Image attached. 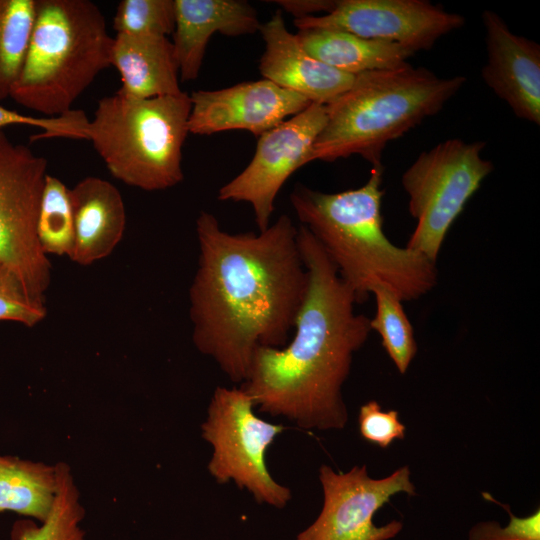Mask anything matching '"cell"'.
I'll return each mask as SVG.
<instances>
[{"label":"cell","instance_id":"30bf717a","mask_svg":"<svg viewBox=\"0 0 540 540\" xmlns=\"http://www.w3.org/2000/svg\"><path fill=\"white\" fill-rule=\"evenodd\" d=\"M411 471L404 465L387 477L374 479L366 465L354 466L348 472H335L322 465L319 480L322 485L323 507L316 520L301 531L295 540H389L403 528L399 520L377 526L375 513L398 493L416 495L410 479Z\"/></svg>","mask_w":540,"mask_h":540},{"label":"cell","instance_id":"9a60e30c","mask_svg":"<svg viewBox=\"0 0 540 540\" xmlns=\"http://www.w3.org/2000/svg\"><path fill=\"white\" fill-rule=\"evenodd\" d=\"M259 31L265 42L259 63L264 79L322 105L352 85L355 76L328 66L303 48L296 34L287 29L281 11H276Z\"/></svg>","mask_w":540,"mask_h":540},{"label":"cell","instance_id":"8992f818","mask_svg":"<svg viewBox=\"0 0 540 540\" xmlns=\"http://www.w3.org/2000/svg\"><path fill=\"white\" fill-rule=\"evenodd\" d=\"M190 111L185 92L135 99L117 91L98 100L87 140L113 177L145 191L166 190L184 179Z\"/></svg>","mask_w":540,"mask_h":540},{"label":"cell","instance_id":"2e32d148","mask_svg":"<svg viewBox=\"0 0 540 540\" xmlns=\"http://www.w3.org/2000/svg\"><path fill=\"white\" fill-rule=\"evenodd\" d=\"M173 47L182 81L195 80L215 33L229 37L253 34L261 24L255 8L242 0H175Z\"/></svg>","mask_w":540,"mask_h":540},{"label":"cell","instance_id":"f546056e","mask_svg":"<svg viewBox=\"0 0 540 540\" xmlns=\"http://www.w3.org/2000/svg\"><path fill=\"white\" fill-rule=\"evenodd\" d=\"M270 2L294 16V20L328 14L337 4V0H274Z\"/></svg>","mask_w":540,"mask_h":540},{"label":"cell","instance_id":"d4e9b609","mask_svg":"<svg viewBox=\"0 0 540 540\" xmlns=\"http://www.w3.org/2000/svg\"><path fill=\"white\" fill-rule=\"evenodd\" d=\"M176 22L175 0H122L115 11L117 34L168 37Z\"/></svg>","mask_w":540,"mask_h":540},{"label":"cell","instance_id":"6da1fadb","mask_svg":"<svg viewBox=\"0 0 540 540\" xmlns=\"http://www.w3.org/2000/svg\"><path fill=\"white\" fill-rule=\"evenodd\" d=\"M198 265L189 289L196 349L242 384L258 347L289 341L308 289L291 218L259 233L232 234L202 211L195 223Z\"/></svg>","mask_w":540,"mask_h":540},{"label":"cell","instance_id":"3957f363","mask_svg":"<svg viewBox=\"0 0 540 540\" xmlns=\"http://www.w3.org/2000/svg\"><path fill=\"white\" fill-rule=\"evenodd\" d=\"M383 166L372 167L361 187L323 193L297 184L290 202L301 225L319 242L339 276L365 302L377 286L402 302L428 293L437 283L436 263L407 247H398L383 231Z\"/></svg>","mask_w":540,"mask_h":540},{"label":"cell","instance_id":"277c9868","mask_svg":"<svg viewBox=\"0 0 540 540\" xmlns=\"http://www.w3.org/2000/svg\"><path fill=\"white\" fill-rule=\"evenodd\" d=\"M458 75L441 78L425 67L404 66L361 73L325 105L326 123L308 163L359 155L382 166L387 144L437 114L465 85Z\"/></svg>","mask_w":540,"mask_h":540},{"label":"cell","instance_id":"4316f807","mask_svg":"<svg viewBox=\"0 0 540 540\" xmlns=\"http://www.w3.org/2000/svg\"><path fill=\"white\" fill-rule=\"evenodd\" d=\"M89 119L81 110H72L57 117H33L0 105V130L13 125H25L43 130L35 138H71L87 140Z\"/></svg>","mask_w":540,"mask_h":540},{"label":"cell","instance_id":"ac0fdd59","mask_svg":"<svg viewBox=\"0 0 540 540\" xmlns=\"http://www.w3.org/2000/svg\"><path fill=\"white\" fill-rule=\"evenodd\" d=\"M111 66L121 76L118 91L128 97L150 99L183 92L174 47L168 37L117 34Z\"/></svg>","mask_w":540,"mask_h":540},{"label":"cell","instance_id":"9c48e42d","mask_svg":"<svg viewBox=\"0 0 540 540\" xmlns=\"http://www.w3.org/2000/svg\"><path fill=\"white\" fill-rule=\"evenodd\" d=\"M47 160L0 130V264L20 281L27 294L45 303L51 263L37 235Z\"/></svg>","mask_w":540,"mask_h":540},{"label":"cell","instance_id":"83f0119b","mask_svg":"<svg viewBox=\"0 0 540 540\" xmlns=\"http://www.w3.org/2000/svg\"><path fill=\"white\" fill-rule=\"evenodd\" d=\"M482 496L506 509L509 523L503 527L494 520L478 522L470 528L468 540H540L539 507L528 516L518 517L508 504L496 501L491 494L483 492Z\"/></svg>","mask_w":540,"mask_h":540},{"label":"cell","instance_id":"d6986e66","mask_svg":"<svg viewBox=\"0 0 540 540\" xmlns=\"http://www.w3.org/2000/svg\"><path fill=\"white\" fill-rule=\"evenodd\" d=\"M296 37L311 56L353 76L404 66L415 54L395 43L366 39L336 29H301Z\"/></svg>","mask_w":540,"mask_h":540},{"label":"cell","instance_id":"4dcf8cb0","mask_svg":"<svg viewBox=\"0 0 540 540\" xmlns=\"http://www.w3.org/2000/svg\"><path fill=\"white\" fill-rule=\"evenodd\" d=\"M10 540H17L13 533H11V535H10Z\"/></svg>","mask_w":540,"mask_h":540},{"label":"cell","instance_id":"8fae6325","mask_svg":"<svg viewBox=\"0 0 540 540\" xmlns=\"http://www.w3.org/2000/svg\"><path fill=\"white\" fill-rule=\"evenodd\" d=\"M325 123V105L311 103L262 133L249 164L219 189L217 198L249 203L259 232L266 230L279 191L296 170L308 163L310 150Z\"/></svg>","mask_w":540,"mask_h":540},{"label":"cell","instance_id":"52a82bcc","mask_svg":"<svg viewBox=\"0 0 540 540\" xmlns=\"http://www.w3.org/2000/svg\"><path fill=\"white\" fill-rule=\"evenodd\" d=\"M485 145L444 140L423 151L403 173L401 184L417 222L405 247L436 263L452 224L494 168L481 155Z\"/></svg>","mask_w":540,"mask_h":540},{"label":"cell","instance_id":"484cf974","mask_svg":"<svg viewBox=\"0 0 540 540\" xmlns=\"http://www.w3.org/2000/svg\"><path fill=\"white\" fill-rule=\"evenodd\" d=\"M47 315L45 303L32 299L17 277L0 264V321L33 327Z\"/></svg>","mask_w":540,"mask_h":540},{"label":"cell","instance_id":"7402d4cb","mask_svg":"<svg viewBox=\"0 0 540 540\" xmlns=\"http://www.w3.org/2000/svg\"><path fill=\"white\" fill-rule=\"evenodd\" d=\"M36 0H0V102L9 98L21 72Z\"/></svg>","mask_w":540,"mask_h":540},{"label":"cell","instance_id":"7a4b0ae2","mask_svg":"<svg viewBox=\"0 0 540 540\" xmlns=\"http://www.w3.org/2000/svg\"><path fill=\"white\" fill-rule=\"evenodd\" d=\"M297 229L308 289L294 336L280 348L258 347L240 388L260 412L303 429L339 430L348 421L342 386L372 331L370 319L355 312L353 291L311 232Z\"/></svg>","mask_w":540,"mask_h":540},{"label":"cell","instance_id":"603a6c76","mask_svg":"<svg viewBox=\"0 0 540 540\" xmlns=\"http://www.w3.org/2000/svg\"><path fill=\"white\" fill-rule=\"evenodd\" d=\"M371 294L376 303L375 315L370 319L371 330L378 332L397 370L405 374L417 353V343L402 301L385 286L375 287Z\"/></svg>","mask_w":540,"mask_h":540},{"label":"cell","instance_id":"ba28073f","mask_svg":"<svg viewBox=\"0 0 540 540\" xmlns=\"http://www.w3.org/2000/svg\"><path fill=\"white\" fill-rule=\"evenodd\" d=\"M254 406L240 387L215 389L201 425L202 437L213 449L208 471L220 484L234 481L259 504L284 508L291 491L270 475L265 454L285 426L259 418Z\"/></svg>","mask_w":540,"mask_h":540},{"label":"cell","instance_id":"cb8c5ba5","mask_svg":"<svg viewBox=\"0 0 540 540\" xmlns=\"http://www.w3.org/2000/svg\"><path fill=\"white\" fill-rule=\"evenodd\" d=\"M37 235L47 256H69L74 240L70 189L60 179L49 174L41 197Z\"/></svg>","mask_w":540,"mask_h":540},{"label":"cell","instance_id":"4fadbf2b","mask_svg":"<svg viewBox=\"0 0 540 540\" xmlns=\"http://www.w3.org/2000/svg\"><path fill=\"white\" fill-rule=\"evenodd\" d=\"M189 97L188 131L195 135L238 129L260 136L311 104L302 95L267 79L219 90H197Z\"/></svg>","mask_w":540,"mask_h":540},{"label":"cell","instance_id":"5b68a950","mask_svg":"<svg viewBox=\"0 0 540 540\" xmlns=\"http://www.w3.org/2000/svg\"><path fill=\"white\" fill-rule=\"evenodd\" d=\"M114 38L99 7L89 0H36L35 17L21 72L10 98L57 117L111 66Z\"/></svg>","mask_w":540,"mask_h":540},{"label":"cell","instance_id":"ffe728a7","mask_svg":"<svg viewBox=\"0 0 540 540\" xmlns=\"http://www.w3.org/2000/svg\"><path fill=\"white\" fill-rule=\"evenodd\" d=\"M56 491L55 465L0 455V512H15L43 523Z\"/></svg>","mask_w":540,"mask_h":540},{"label":"cell","instance_id":"e0dca14e","mask_svg":"<svg viewBox=\"0 0 540 540\" xmlns=\"http://www.w3.org/2000/svg\"><path fill=\"white\" fill-rule=\"evenodd\" d=\"M74 240L69 258L82 266L109 256L122 240L126 210L120 191L109 181L89 176L70 189Z\"/></svg>","mask_w":540,"mask_h":540},{"label":"cell","instance_id":"44dd1931","mask_svg":"<svg viewBox=\"0 0 540 540\" xmlns=\"http://www.w3.org/2000/svg\"><path fill=\"white\" fill-rule=\"evenodd\" d=\"M55 466L57 491L48 518L40 525L31 519L16 521L11 533L17 540H84L85 531L81 524L85 509L71 468L65 462H58Z\"/></svg>","mask_w":540,"mask_h":540},{"label":"cell","instance_id":"5bb4252c","mask_svg":"<svg viewBox=\"0 0 540 540\" xmlns=\"http://www.w3.org/2000/svg\"><path fill=\"white\" fill-rule=\"evenodd\" d=\"M487 61L486 85L520 119L540 124V45L513 33L494 11L482 13Z\"/></svg>","mask_w":540,"mask_h":540},{"label":"cell","instance_id":"f1b7e54d","mask_svg":"<svg viewBox=\"0 0 540 540\" xmlns=\"http://www.w3.org/2000/svg\"><path fill=\"white\" fill-rule=\"evenodd\" d=\"M358 426L361 437L382 449L395 440L405 438L406 427L396 410L383 411L380 404L371 400L359 409Z\"/></svg>","mask_w":540,"mask_h":540},{"label":"cell","instance_id":"7c38bea8","mask_svg":"<svg viewBox=\"0 0 540 540\" xmlns=\"http://www.w3.org/2000/svg\"><path fill=\"white\" fill-rule=\"evenodd\" d=\"M293 24L298 30H341L416 53L429 50L442 36L461 28L465 19L427 0H337L330 13L296 19Z\"/></svg>","mask_w":540,"mask_h":540}]
</instances>
